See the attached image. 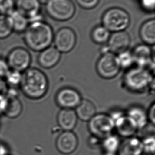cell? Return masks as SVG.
Masks as SVG:
<instances>
[{
	"label": "cell",
	"mask_w": 155,
	"mask_h": 155,
	"mask_svg": "<svg viewBox=\"0 0 155 155\" xmlns=\"http://www.w3.org/2000/svg\"><path fill=\"white\" fill-rule=\"evenodd\" d=\"M12 22L13 31L18 33H24L29 24L27 17L15 10L10 15Z\"/></svg>",
	"instance_id": "obj_23"
},
{
	"label": "cell",
	"mask_w": 155,
	"mask_h": 155,
	"mask_svg": "<svg viewBox=\"0 0 155 155\" xmlns=\"http://www.w3.org/2000/svg\"><path fill=\"white\" fill-rule=\"evenodd\" d=\"M96 70L99 76L103 79H111L115 78L121 70L117 55L110 52L102 54L97 62Z\"/></svg>",
	"instance_id": "obj_7"
},
{
	"label": "cell",
	"mask_w": 155,
	"mask_h": 155,
	"mask_svg": "<svg viewBox=\"0 0 155 155\" xmlns=\"http://www.w3.org/2000/svg\"><path fill=\"white\" fill-rule=\"evenodd\" d=\"M7 97L5 95H0V115H3L6 108Z\"/></svg>",
	"instance_id": "obj_35"
},
{
	"label": "cell",
	"mask_w": 155,
	"mask_h": 155,
	"mask_svg": "<svg viewBox=\"0 0 155 155\" xmlns=\"http://www.w3.org/2000/svg\"><path fill=\"white\" fill-rule=\"evenodd\" d=\"M78 119L74 109H61L57 117L58 126L65 131H72L77 125Z\"/></svg>",
	"instance_id": "obj_18"
},
{
	"label": "cell",
	"mask_w": 155,
	"mask_h": 155,
	"mask_svg": "<svg viewBox=\"0 0 155 155\" xmlns=\"http://www.w3.org/2000/svg\"><path fill=\"white\" fill-rule=\"evenodd\" d=\"M82 100L80 92L71 87L61 88L55 97L57 104L62 109L76 108Z\"/></svg>",
	"instance_id": "obj_10"
},
{
	"label": "cell",
	"mask_w": 155,
	"mask_h": 155,
	"mask_svg": "<svg viewBox=\"0 0 155 155\" xmlns=\"http://www.w3.org/2000/svg\"><path fill=\"white\" fill-rule=\"evenodd\" d=\"M23 33L26 45L35 52H41L50 47L54 37L52 27L44 21L29 23Z\"/></svg>",
	"instance_id": "obj_2"
},
{
	"label": "cell",
	"mask_w": 155,
	"mask_h": 155,
	"mask_svg": "<svg viewBox=\"0 0 155 155\" xmlns=\"http://www.w3.org/2000/svg\"><path fill=\"white\" fill-rule=\"evenodd\" d=\"M110 32L102 25L97 26L93 29L91 32V38L95 43L104 45L110 36Z\"/></svg>",
	"instance_id": "obj_24"
},
{
	"label": "cell",
	"mask_w": 155,
	"mask_h": 155,
	"mask_svg": "<svg viewBox=\"0 0 155 155\" xmlns=\"http://www.w3.org/2000/svg\"><path fill=\"white\" fill-rule=\"evenodd\" d=\"M79 6L87 10L94 8L99 4L100 0H76Z\"/></svg>",
	"instance_id": "obj_31"
},
{
	"label": "cell",
	"mask_w": 155,
	"mask_h": 155,
	"mask_svg": "<svg viewBox=\"0 0 155 155\" xmlns=\"http://www.w3.org/2000/svg\"><path fill=\"white\" fill-rule=\"evenodd\" d=\"M38 1L40 2L41 4H46L47 2H48L49 0H38Z\"/></svg>",
	"instance_id": "obj_39"
},
{
	"label": "cell",
	"mask_w": 155,
	"mask_h": 155,
	"mask_svg": "<svg viewBox=\"0 0 155 155\" xmlns=\"http://www.w3.org/2000/svg\"><path fill=\"white\" fill-rule=\"evenodd\" d=\"M15 10L27 17L29 23L42 21L41 4L38 0H16Z\"/></svg>",
	"instance_id": "obj_12"
},
{
	"label": "cell",
	"mask_w": 155,
	"mask_h": 155,
	"mask_svg": "<svg viewBox=\"0 0 155 155\" xmlns=\"http://www.w3.org/2000/svg\"><path fill=\"white\" fill-rule=\"evenodd\" d=\"M130 42V35L125 30L115 32L110 35L107 42V46L110 52L116 55L119 54L128 50Z\"/></svg>",
	"instance_id": "obj_14"
},
{
	"label": "cell",
	"mask_w": 155,
	"mask_h": 155,
	"mask_svg": "<svg viewBox=\"0 0 155 155\" xmlns=\"http://www.w3.org/2000/svg\"><path fill=\"white\" fill-rule=\"evenodd\" d=\"M78 136L73 131H64L59 135L56 141L57 149L63 155L73 153L78 148Z\"/></svg>",
	"instance_id": "obj_13"
},
{
	"label": "cell",
	"mask_w": 155,
	"mask_h": 155,
	"mask_svg": "<svg viewBox=\"0 0 155 155\" xmlns=\"http://www.w3.org/2000/svg\"><path fill=\"white\" fill-rule=\"evenodd\" d=\"M10 69L6 60L0 58V78L4 79Z\"/></svg>",
	"instance_id": "obj_32"
},
{
	"label": "cell",
	"mask_w": 155,
	"mask_h": 155,
	"mask_svg": "<svg viewBox=\"0 0 155 155\" xmlns=\"http://www.w3.org/2000/svg\"><path fill=\"white\" fill-rule=\"evenodd\" d=\"M114 122L117 134L124 138L134 136L138 130L136 124L127 114H124Z\"/></svg>",
	"instance_id": "obj_15"
},
{
	"label": "cell",
	"mask_w": 155,
	"mask_h": 155,
	"mask_svg": "<svg viewBox=\"0 0 155 155\" xmlns=\"http://www.w3.org/2000/svg\"><path fill=\"white\" fill-rule=\"evenodd\" d=\"M143 153L141 139L134 136L125 138L120 143L117 151V155H142Z\"/></svg>",
	"instance_id": "obj_16"
},
{
	"label": "cell",
	"mask_w": 155,
	"mask_h": 155,
	"mask_svg": "<svg viewBox=\"0 0 155 155\" xmlns=\"http://www.w3.org/2000/svg\"><path fill=\"white\" fill-rule=\"evenodd\" d=\"M45 10L52 19L65 21L74 15L76 7L71 0H49L45 4Z\"/></svg>",
	"instance_id": "obj_5"
},
{
	"label": "cell",
	"mask_w": 155,
	"mask_h": 155,
	"mask_svg": "<svg viewBox=\"0 0 155 155\" xmlns=\"http://www.w3.org/2000/svg\"><path fill=\"white\" fill-rule=\"evenodd\" d=\"M141 6L147 11H153L155 9V0H140Z\"/></svg>",
	"instance_id": "obj_33"
},
{
	"label": "cell",
	"mask_w": 155,
	"mask_h": 155,
	"mask_svg": "<svg viewBox=\"0 0 155 155\" xmlns=\"http://www.w3.org/2000/svg\"><path fill=\"white\" fill-rule=\"evenodd\" d=\"M139 35L145 44L153 46L155 43V20L151 19L145 21L140 28Z\"/></svg>",
	"instance_id": "obj_21"
},
{
	"label": "cell",
	"mask_w": 155,
	"mask_h": 155,
	"mask_svg": "<svg viewBox=\"0 0 155 155\" xmlns=\"http://www.w3.org/2000/svg\"><path fill=\"white\" fill-rule=\"evenodd\" d=\"M15 10V0H0V15H10Z\"/></svg>",
	"instance_id": "obj_29"
},
{
	"label": "cell",
	"mask_w": 155,
	"mask_h": 155,
	"mask_svg": "<svg viewBox=\"0 0 155 155\" xmlns=\"http://www.w3.org/2000/svg\"><path fill=\"white\" fill-rule=\"evenodd\" d=\"M75 109L78 119L82 121H89L97 114V109L94 104L87 99H82Z\"/></svg>",
	"instance_id": "obj_20"
},
{
	"label": "cell",
	"mask_w": 155,
	"mask_h": 155,
	"mask_svg": "<svg viewBox=\"0 0 155 155\" xmlns=\"http://www.w3.org/2000/svg\"><path fill=\"white\" fill-rule=\"evenodd\" d=\"M103 155H116V153H109V152H104V153Z\"/></svg>",
	"instance_id": "obj_40"
},
{
	"label": "cell",
	"mask_w": 155,
	"mask_h": 155,
	"mask_svg": "<svg viewBox=\"0 0 155 155\" xmlns=\"http://www.w3.org/2000/svg\"><path fill=\"white\" fill-rule=\"evenodd\" d=\"M22 73L15 70L10 69L6 76L4 78V80L8 86L15 88L20 86L22 79Z\"/></svg>",
	"instance_id": "obj_28"
},
{
	"label": "cell",
	"mask_w": 155,
	"mask_h": 155,
	"mask_svg": "<svg viewBox=\"0 0 155 155\" xmlns=\"http://www.w3.org/2000/svg\"><path fill=\"white\" fill-rule=\"evenodd\" d=\"M13 32L12 22L10 16L0 15V40L8 38Z\"/></svg>",
	"instance_id": "obj_25"
},
{
	"label": "cell",
	"mask_w": 155,
	"mask_h": 155,
	"mask_svg": "<svg viewBox=\"0 0 155 155\" xmlns=\"http://www.w3.org/2000/svg\"><path fill=\"white\" fill-rule=\"evenodd\" d=\"M88 129L92 136L102 140L115 130L114 122L109 114H96L88 121Z\"/></svg>",
	"instance_id": "obj_6"
},
{
	"label": "cell",
	"mask_w": 155,
	"mask_h": 155,
	"mask_svg": "<svg viewBox=\"0 0 155 155\" xmlns=\"http://www.w3.org/2000/svg\"><path fill=\"white\" fill-rule=\"evenodd\" d=\"M29 52L22 47L14 48L8 53L6 61L10 69L23 73L28 69L31 63Z\"/></svg>",
	"instance_id": "obj_8"
},
{
	"label": "cell",
	"mask_w": 155,
	"mask_h": 155,
	"mask_svg": "<svg viewBox=\"0 0 155 155\" xmlns=\"http://www.w3.org/2000/svg\"><path fill=\"white\" fill-rule=\"evenodd\" d=\"M8 89V86L4 79L0 78V95H5Z\"/></svg>",
	"instance_id": "obj_37"
},
{
	"label": "cell",
	"mask_w": 155,
	"mask_h": 155,
	"mask_svg": "<svg viewBox=\"0 0 155 155\" xmlns=\"http://www.w3.org/2000/svg\"><path fill=\"white\" fill-rule=\"evenodd\" d=\"M126 114L133 120L138 130L146 127L148 122L147 113L140 106H133L129 108Z\"/></svg>",
	"instance_id": "obj_22"
},
{
	"label": "cell",
	"mask_w": 155,
	"mask_h": 155,
	"mask_svg": "<svg viewBox=\"0 0 155 155\" xmlns=\"http://www.w3.org/2000/svg\"><path fill=\"white\" fill-rule=\"evenodd\" d=\"M130 20L128 12L119 7L107 9L102 17V26L112 33L124 31L130 25Z\"/></svg>",
	"instance_id": "obj_4"
},
{
	"label": "cell",
	"mask_w": 155,
	"mask_h": 155,
	"mask_svg": "<svg viewBox=\"0 0 155 155\" xmlns=\"http://www.w3.org/2000/svg\"><path fill=\"white\" fill-rule=\"evenodd\" d=\"M8 148L5 143L0 142V155H8Z\"/></svg>",
	"instance_id": "obj_38"
},
{
	"label": "cell",
	"mask_w": 155,
	"mask_h": 155,
	"mask_svg": "<svg viewBox=\"0 0 155 155\" xmlns=\"http://www.w3.org/2000/svg\"><path fill=\"white\" fill-rule=\"evenodd\" d=\"M61 58V53L54 47L50 46L40 52L38 63L43 68L51 69L59 63Z\"/></svg>",
	"instance_id": "obj_17"
},
{
	"label": "cell",
	"mask_w": 155,
	"mask_h": 155,
	"mask_svg": "<svg viewBox=\"0 0 155 155\" xmlns=\"http://www.w3.org/2000/svg\"><path fill=\"white\" fill-rule=\"evenodd\" d=\"M20 88L26 97L32 100L42 98L48 90L46 74L36 67H29L22 73Z\"/></svg>",
	"instance_id": "obj_1"
},
{
	"label": "cell",
	"mask_w": 155,
	"mask_h": 155,
	"mask_svg": "<svg viewBox=\"0 0 155 155\" xmlns=\"http://www.w3.org/2000/svg\"><path fill=\"white\" fill-rule=\"evenodd\" d=\"M117 60L121 69L128 70L134 64V60L131 52L127 50L117 55Z\"/></svg>",
	"instance_id": "obj_27"
},
{
	"label": "cell",
	"mask_w": 155,
	"mask_h": 155,
	"mask_svg": "<svg viewBox=\"0 0 155 155\" xmlns=\"http://www.w3.org/2000/svg\"><path fill=\"white\" fill-rule=\"evenodd\" d=\"M123 81L130 91L141 93L154 85V75L150 70L136 66L127 70Z\"/></svg>",
	"instance_id": "obj_3"
},
{
	"label": "cell",
	"mask_w": 155,
	"mask_h": 155,
	"mask_svg": "<svg viewBox=\"0 0 155 155\" xmlns=\"http://www.w3.org/2000/svg\"><path fill=\"white\" fill-rule=\"evenodd\" d=\"M102 139L98 138L96 136H93L90 138L89 140V145L91 147H97L99 146H101Z\"/></svg>",
	"instance_id": "obj_36"
},
{
	"label": "cell",
	"mask_w": 155,
	"mask_h": 155,
	"mask_svg": "<svg viewBox=\"0 0 155 155\" xmlns=\"http://www.w3.org/2000/svg\"><path fill=\"white\" fill-rule=\"evenodd\" d=\"M147 117L148 121L150 122L153 126L155 125V104L153 103L149 108L147 113Z\"/></svg>",
	"instance_id": "obj_34"
},
{
	"label": "cell",
	"mask_w": 155,
	"mask_h": 155,
	"mask_svg": "<svg viewBox=\"0 0 155 155\" xmlns=\"http://www.w3.org/2000/svg\"><path fill=\"white\" fill-rule=\"evenodd\" d=\"M119 139L117 136L110 135L102 139L101 147L103 148L104 152L117 153L120 145Z\"/></svg>",
	"instance_id": "obj_26"
},
{
	"label": "cell",
	"mask_w": 155,
	"mask_h": 155,
	"mask_svg": "<svg viewBox=\"0 0 155 155\" xmlns=\"http://www.w3.org/2000/svg\"><path fill=\"white\" fill-rule=\"evenodd\" d=\"M8 155H10V154H8Z\"/></svg>",
	"instance_id": "obj_41"
},
{
	"label": "cell",
	"mask_w": 155,
	"mask_h": 155,
	"mask_svg": "<svg viewBox=\"0 0 155 155\" xmlns=\"http://www.w3.org/2000/svg\"><path fill=\"white\" fill-rule=\"evenodd\" d=\"M134 63L137 67L146 68L153 71L154 69V51L147 44H139L132 50Z\"/></svg>",
	"instance_id": "obj_11"
},
{
	"label": "cell",
	"mask_w": 155,
	"mask_h": 155,
	"mask_svg": "<svg viewBox=\"0 0 155 155\" xmlns=\"http://www.w3.org/2000/svg\"><path fill=\"white\" fill-rule=\"evenodd\" d=\"M77 42V37L74 30L63 27L54 34L53 42L54 47L61 53H67L73 50Z\"/></svg>",
	"instance_id": "obj_9"
},
{
	"label": "cell",
	"mask_w": 155,
	"mask_h": 155,
	"mask_svg": "<svg viewBox=\"0 0 155 155\" xmlns=\"http://www.w3.org/2000/svg\"><path fill=\"white\" fill-rule=\"evenodd\" d=\"M143 143V153L149 155H155V140L154 135L146 136L141 140Z\"/></svg>",
	"instance_id": "obj_30"
},
{
	"label": "cell",
	"mask_w": 155,
	"mask_h": 155,
	"mask_svg": "<svg viewBox=\"0 0 155 155\" xmlns=\"http://www.w3.org/2000/svg\"><path fill=\"white\" fill-rule=\"evenodd\" d=\"M7 104L4 115L11 119H16L23 111L22 103L18 95H7Z\"/></svg>",
	"instance_id": "obj_19"
}]
</instances>
